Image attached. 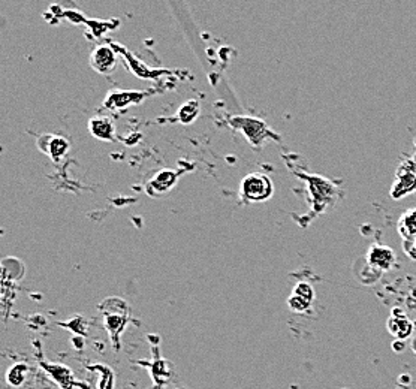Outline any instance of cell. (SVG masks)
I'll return each mask as SVG.
<instances>
[{
  "mask_svg": "<svg viewBox=\"0 0 416 389\" xmlns=\"http://www.w3.org/2000/svg\"><path fill=\"white\" fill-rule=\"evenodd\" d=\"M416 192V159H403L395 169V178L391 186V196L394 200Z\"/></svg>",
  "mask_w": 416,
  "mask_h": 389,
  "instance_id": "cell-1",
  "label": "cell"
},
{
  "mask_svg": "<svg viewBox=\"0 0 416 389\" xmlns=\"http://www.w3.org/2000/svg\"><path fill=\"white\" fill-rule=\"evenodd\" d=\"M273 195L271 180L259 172H253L245 177L241 183L242 202H261L267 201Z\"/></svg>",
  "mask_w": 416,
  "mask_h": 389,
  "instance_id": "cell-2",
  "label": "cell"
},
{
  "mask_svg": "<svg viewBox=\"0 0 416 389\" xmlns=\"http://www.w3.org/2000/svg\"><path fill=\"white\" fill-rule=\"evenodd\" d=\"M231 125L240 129V131L246 135L250 144L255 147L262 145V143L268 138H275V135L268 129V126L259 118H250V117H233L231 120Z\"/></svg>",
  "mask_w": 416,
  "mask_h": 389,
  "instance_id": "cell-3",
  "label": "cell"
},
{
  "mask_svg": "<svg viewBox=\"0 0 416 389\" xmlns=\"http://www.w3.org/2000/svg\"><path fill=\"white\" fill-rule=\"evenodd\" d=\"M395 253L393 252L391 247L384 246V244H371L368 252L364 257V261L366 264L373 268V270H376L377 273H385L389 271L395 264Z\"/></svg>",
  "mask_w": 416,
  "mask_h": 389,
  "instance_id": "cell-4",
  "label": "cell"
},
{
  "mask_svg": "<svg viewBox=\"0 0 416 389\" xmlns=\"http://www.w3.org/2000/svg\"><path fill=\"white\" fill-rule=\"evenodd\" d=\"M103 306H107L108 310H103V316H105V328L111 334L112 343H114L116 349L118 350V337L121 331L125 330V326L127 325V308L126 310H114L112 308L111 301L107 299L103 302Z\"/></svg>",
  "mask_w": 416,
  "mask_h": 389,
  "instance_id": "cell-5",
  "label": "cell"
},
{
  "mask_svg": "<svg viewBox=\"0 0 416 389\" xmlns=\"http://www.w3.org/2000/svg\"><path fill=\"white\" fill-rule=\"evenodd\" d=\"M315 299V291L309 283L301 282L295 288H293L291 297L288 299V304L292 311L295 313H306L313 306Z\"/></svg>",
  "mask_w": 416,
  "mask_h": 389,
  "instance_id": "cell-6",
  "label": "cell"
},
{
  "mask_svg": "<svg viewBox=\"0 0 416 389\" xmlns=\"http://www.w3.org/2000/svg\"><path fill=\"white\" fill-rule=\"evenodd\" d=\"M388 331L391 333L397 340H406L413 333V322L407 317L400 308H394L391 316L388 317Z\"/></svg>",
  "mask_w": 416,
  "mask_h": 389,
  "instance_id": "cell-7",
  "label": "cell"
},
{
  "mask_svg": "<svg viewBox=\"0 0 416 389\" xmlns=\"http://www.w3.org/2000/svg\"><path fill=\"white\" fill-rule=\"evenodd\" d=\"M116 63H117L116 53L108 45L94 48L90 56V65L94 71L99 74H110L112 69H114Z\"/></svg>",
  "mask_w": 416,
  "mask_h": 389,
  "instance_id": "cell-8",
  "label": "cell"
},
{
  "mask_svg": "<svg viewBox=\"0 0 416 389\" xmlns=\"http://www.w3.org/2000/svg\"><path fill=\"white\" fill-rule=\"evenodd\" d=\"M41 367L47 371V375H50L51 379L57 382V385L62 389H72L76 385L72 371L67 367L59 364H45V362H41Z\"/></svg>",
  "mask_w": 416,
  "mask_h": 389,
  "instance_id": "cell-9",
  "label": "cell"
},
{
  "mask_svg": "<svg viewBox=\"0 0 416 389\" xmlns=\"http://www.w3.org/2000/svg\"><path fill=\"white\" fill-rule=\"evenodd\" d=\"M89 129L93 136L102 141H110L114 138V122L110 117H93L89 122Z\"/></svg>",
  "mask_w": 416,
  "mask_h": 389,
  "instance_id": "cell-10",
  "label": "cell"
},
{
  "mask_svg": "<svg viewBox=\"0 0 416 389\" xmlns=\"http://www.w3.org/2000/svg\"><path fill=\"white\" fill-rule=\"evenodd\" d=\"M47 141V144L39 143V147L42 150H44L48 156H51V159L54 162H59L60 159L63 158L66 154V151L69 150V143L62 136H51V135H45L42 136Z\"/></svg>",
  "mask_w": 416,
  "mask_h": 389,
  "instance_id": "cell-11",
  "label": "cell"
},
{
  "mask_svg": "<svg viewBox=\"0 0 416 389\" xmlns=\"http://www.w3.org/2000/svg\"><path fill=\"white\" fill-rule=\"evenodd\" d=\"M397 231L403 240H410L416 237V209L404 211L397 223Z\"/></svg>",
  "mask_w": 416,
  "mask_h": 389,
  "instance_id": "cell-12",
  "label": "cell"
},
{
  "mask_svg": "<svg viewBox=\"0 0 416 389\" xmlns=\"http://www.w3.org/2000/svg\"><path fill=\"white\" fill-rule=\"evenodd\" d=\"M176 178H177L176 174H172V172H169V171H163L152 181V185L149 186V190L152 192L153 189H156V192L165 193L167 190H169L172 186H174Z\"/></svg>",
  "mask_w": 416,
  "mask_h": 389,
  "instance_id": "cell-13",
  "label": "cell"
},
{
  "mask_svg": "<svg viewBox=\"0 0 416 389\" xmlns=\"http://www.w3.org/2000/svg\"><path fill=\"white\" fill-rule=\"evenodd\" d=\"M28 370L29 367L23 364V362H19V364L12 366L6 373V382L10 383L14 388H19L25 382V376H28Z\"/></svg>",
  "mask_w": 416,
  "mask_h": 389,
  "instance_id": "cell-14",
  "label": "cell"
},
{
  "mask_svg": "<svg viewBox=\"0 0 416 389\" xmlns=\"http://www.w3.org/2000/svg\"><path fill=\"white\" fill-rule=\"evenodd\" d=\"M199 114V105L196 101H189L178 111V117L181 123H192Z\"/></svg>",
  "mask_w": 416,
  "mask_h": 389,
  "instance_id": "cell-15",
  "label": "cell"
},
{
  "mask_svg": "<svg viewBox=\"0 0 416 389\" xmlns=\"http://www.w3.org/2000/svg\"><path fill=\"white\" fill-rule=\"evenodd\" d=\"M101 371H102V380H101V385H99V389H112V386H114V376H112L111 370L105 366H99Z\"/></svg>",
  "mask_w": 416,
  "mask_h": 389,
  "instance_id": "cell-16",
  "label": "cell"
},
{
  "mask_svg": "<svg viewBox=\"0 0 416 389\" xmlns=\"http://www.w3.org/2000/svg\"><path fill=\"white\" fill-rule=\"evenodd\" d=\"M404 253L409 256L412 261H416V237L410 240H403Z\"/></svg>",
  "mask_w": 416,
  "mask_h": 389,
  "instance_id": "cell-17",
  "label": "cell"
},
{
  "mask_svg": "<svg viewBox=\"0 0 416 389\" xmlns=\"http://www.w3.org/2000/svg\"><path fill=\"white\" fill-rule=\"evenodd\" d=\"M412 350L416 353V337H415L413 341H412Z\"/></svg>",
  "mask_w": 416,
  "mask_h": 389,
  "instance_id": "cell-18",
  "label": "cell"
},
{
  "mask_svg": "<svg viewBox=\"0 0 416 389\" xmlns=\"http://www.w3.org/2000/svg\"><path fill=\"white\" fill-rule=\"evenodd\" d=\"M415 147H416V140H415ZM416 156V154H415Z\"/></svg>",
  "mask_w": 416,
  "mask_h": 389,
  "instance_id": "cell-19",
  "label": "cell"
}]
</instances>
